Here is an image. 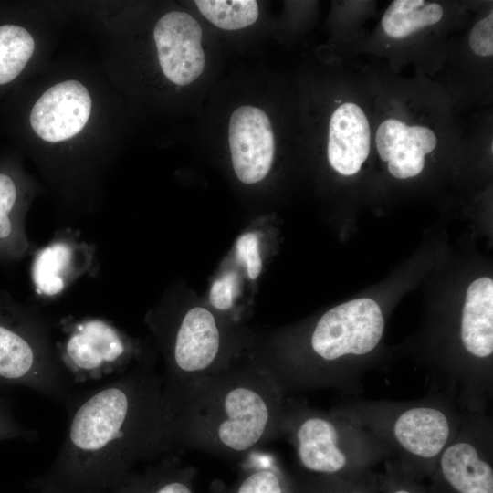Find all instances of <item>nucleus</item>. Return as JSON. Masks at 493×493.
I'll list each match as a JSON object with an SVG mask.
<instances>
[{"instance_id":"obj_5","label":"nucleus","mask_w":493,"mask_h":493,"mask_svg":"<svg viewBox=\"0 0 493 493\" xmlns=\"http://www.w3.org/2000/svg\"><path fill=\"white\" fill-rule=\"evenodd\" d=\"M280 438L292 446L299 472L309 476L353 477L393 458L391 449L364 427L290 395Z\"/></svg>"},{"instance_id":"obj_23","label":"nucleus","mask_w":493,"mask_h":493,"mask_svg":"<svg viewBox=\"0 0 493 493\" xmlns=\"http://www.w3.org/2000/svg\"><path fill=\"white\" fill-rule=\"evenodd\" d=\"M383 465V471L377 473L380 493H429L427 486L406 475L394 458H387Z\"/></svg>"},{"instance_id":"obj_25","label":"nucleus","mask_w":493,"mask_h":493,"mask_svg":"<svg viewBox=\"0 0 493 493\" xmlns=\"http://www.w3.org/2000/svg\"><path fill=\"white\" fill-rule=\"evenodd\" d=\"M236 256L244 264L247 276L251 279H256L262 268L257 235L252 232L243 234L236 241Z\"/></svg>"},{"instance_id":"obj_8","label":"nucleus","mask_w":493,"mask_h":493,"mask_svg":"<svg viewBox=\"0 0 493 493\" xmlns=\"http://www.w3.org/2000/svg\"><path fill=\"white\" fill-rule=\"evenodd\" d=\"M61 328L65 337L55 344L56 352L75 383L122 372L138 355L133 341L105 319L65 320Z\"/></svg>"},{"instance_id":"obj_19","label":"nucleus","mask_w":493,"mask_h":493,"mask_svg":"<svg viewBox=\"0 0 493 493\" xmlns=\"http://www.w3.org/2000/svg\"><path fill=\"white\" fill-rule=\"evenodd\" d=\"M443 7L437 3L424 0H395L382 18L384 32L395 38H402L427 26L440 21Z\"/></svg>"},{"instance_id":"obj_14","label":"nucleus","mask_w":493,"mask_h":493,"mask_svg":"<svg viewBox=\"0 0 493 493\" xmlns=\"http://www.w3.org/2000/svg\"><path fill=\"white\" fill-rule=\"evenodd\" d=\"M376 148L387 162L389 173L397 179L418 175L425 166V154L437 143L435 132L425 126H408L395 119L383 121L376 132Z\"/></svg>"},{"instance_id":"obj_11","label":"nucleus","mask_w":493,"mask_h":493,"mask_svg":"<svg viewBox=\"0 0 493 493\" xmlns=\"http://www.w3.org/2000/svg\"><path fill=\"white\" fill-rule=\"evenodd\" d=\"M228 141L233 168L244 184H256L270 171L275 139L267 113L260 108L245 105L230 117Z\"/></svg>"},{"instance_id":"obj_13","label":"nucleus","mask_w":493,"mask_h":493,"mask_svg":"<svg viewBox=\"0 0 493 493\" xmlns=\"http://www.w3.org/2000/svg\"><path fill=\"white\" fill-rule=\"evenodd\" d=\"M91 113V99L86 87L66 80L47 89L30 113L33 131L42 140L58 142L77 135Z\"/></svg>"},{"instance_id":"obj_16","label":"nucleus","mask_w":493,"mask_h":493,"mask_svg":"<svg viewBox=\"0 0 493 493\" xmlns=\"http://www.w3.org/2000/svg\"><path fill=\"white\" fill-rule=\"evenodd\" d=\"M244 471L231 486L215 483L212 493H300L295 474L273 456L255 451L244 459Z\"/></svg>"},{"instance_id":"obj_6","label":"nucleus","mask_w":493,"mask_h":493,"mask_svg":"<svg viewBox=\"0 0 493 493\" xmlns=\"http://www.w3.org/2000/svg\"><path fill=\"white\" fill-rule=\"evenodd\" d=\"M22 385L67 404L73 397L49 329L35 309L0 291V385Z\"/></svg>"},{"instance_id":"obj_24","label":"nucleus","mask_w":493,"mask_h":493,"mask_svg":"<svg viewBox=\"0 0 493 493\" xmlns=\"http://www.w3.org/2000/svg\"><path fill=\"white\" fill-rule=\"evenodd\" d=\"M239 294V278L235 271H227L212 285L209 300L219 310L229 309Z\"/></svg>"},{"instance_id":"obj_12","label":"nucleus","mask_w":493,"mask_h":493,"mask_svg":"<svg viewBox=\"0 0 493 493\" xmlns=\"http://www.w3.org/2000/svg\"><path fill=\"white\" fill-rule=\"evenodd\" d=\"M95 247L79 238L77 232L67 229L35 254L31 276L37 293L55 297L84 275L92 267Z\"/></svg>"},{"instance_id":"obj_21","label":"nucleus","mask_w":493,"mask_h":493,"mask_svg":"<svg viewBox=\"0 0 493 493\" xmlns=\"http://www.w3.org/2000/svg\"><path fill=\"white\" fill-rule=\"evenodd\" d=\"M200 13L213 25L225 30H238L254 24L259 6L253 0H196Z\"/></svg>"},{"instance_id":"obj_20","label":"nucleus","mask_w":493,"mask_h":493,"mask_svg":"<svg viewBox=\"0 0 493 493\" xmlns=\"http://www.w3.org/2000/svg\"><path fill=\"white\" fill-rule=\"evenodd\" d=\"M34 49V39L24 27L0 26V85L12 81L21 73Z\"/></svg>"},{"instance_id":"obj_4","label":"nucleus","mask_w":493,"mask_h":493,"mask_svg":"<svg viewBox=\"0 0 493 493\" xmlns=\"http://www.w3.org/2000/svg\"><path fill=\"white\" fill-rule=\"evenodd\" d=\"M330 411L383 441L403 471L419 482L431 476L464 416L453 397L444 392L406 402L347 401Z\"/></svg>"},{"instance_id":"obj_18","label":"nucleus","mask_w":493,"mask_h":493,"mask_svg":"<svg viewBox=\"0 0 493 493\" xmlns=\"http://www.w3.org/2000/svg\"><path fill=\"white\" fill-rule=\"evenodd\" d=\"M30 248L17 183L0 172V260H19Z\"/></svg>"},{"instance_id":"obj_2","label":"nucleus","mask_w":493,"mask_h":493,"mask_svg":"<svg viewBox=\"0 0 493 493\" xmlns=\"http://www.w3.org/2000/svg\"><path fill=\"white\" fill-rule=\"evenodd\" d=\"M288 396L266 364L233 362L183 395L165 419L166 450L244 459L280 438Z\"/></svg>"},{"instance_id":"obj_10","label":"nucleus","mask_w":493,"mask_h":493,"mask_svg":"<svg viewBox=\"0 0 493 493\" xmlns=\"http://www.w3.org/2000/svg\"><path fill=\"white\" fill-rule=\"evenodd\" d=\"M202 36L199 23L185 12L171 11L157 21L153 38L159 64L171 82L185 86L202 74L205 68Z\"/></svg>"},{"instance_id":"obj_9","label":"nucleus","mask_w":493,"mask_h":493,"mask_svg":"<svg viewBox=\"0 0 493 493\" xmlns=\"http://www.w3.org/2000/svg\"><path fill=\"white\" fill-rule=\"evenodd\" d=\"M429 493H493V420L464 412L461 426L428 477Z\"/></svg>"},{"instance_id":"obj_1","label":"nucleus","mask_w":493,"mask_h":493,"mask_svg":"<svg viewBox=\"0 0 493 493\" xmlns=\"http://www.w3.org/2000/svg\"><path fill=\"white\" fill-rule=\"evenodd\" d=\"M163 379L140 358L115 381L66 404L68 424L39 493H110L143 461L166 453Z\"/></svg>"},{"instance_id":"obj_22","label":"nucleus","mask_w":493,"mask_h":493,"mask_svg":"<svg viewBox=\"0 0 493 493\" xmlns=\"http://www.w3.org/2000/svg\"><path fill=\"white\" fill-rule=\"evenodd\" d=\"M295 475L300 493H380L373 470L349 478L309 476L299 471Z\"/></svg>"},{"instance_id":"obj_3","label":"nucleus","mask_w":493,"mask_h":493,"mask_svg":"<svg viewBox=\"0 0 493 493\" xmlns=\"http://www.w3.org/2000/svg\"><path fill=\"white\" fill-rule=\"evenodd\" d=\"M384 327L383 311L372 299L338 305L315 323L308 341L309 355L271 371L288 393L333 389L358 395L366 359L378 348Z\"/></svg>"},{"instance_id":"obj_7","label":"nucleus","mask_w":493,"mask_h":493,"mask_svg":"<svg viewBox=\"0 0 493 493\" xmlns=\"http://www.w3.org/2000/svg\"><path fill=\"white\" fill-rule=\"evenodd\" d=\"M165 351V374L162 404L165 419L197 382L228 367L233 362L223 358V333L214 314L203 307L188 309L173 330H161Z\"/></svg>"},{"instance_id":"obj_17","label":"nucleus","mask_w":493,"mask_h":493,"mask_svg":"<svg viewBox=\"0 0 493 493\" xmlns=\"http://www.w3.org/2000/svg\"><path fill=\"white\" fill-rule=\"evenodd\" d=\"M195 476V468L170 455L142 472L132 471L110 493H196Z\"/></svg>"},{"instance_id":"obj_27","label":"nucleus","mask_w":493,"mask_h":493,"mask_svg":"<svg viewBox=\"0 0 493 493\" xmlns=\"http://www.w3.org/2000/svg\"><path fill=\"white\" fill-rule=\"evenodd\" d=\"M37 437V432L23 427L15 419L10 407L3 400H0V441L15 438L33 441Z\"/></svg>"},{"instance_id":"obj_15","label":"nucleus","mask_w":493,"mask_h":493,"mask_svg":"<svg viewBox=\"0 0 493 493\" xmlns=\"http://www.w3.org/2000/svg\"><path fill=\"white\" fill-rule=\"evenodd\" d=\"M371 148L368 119L355 103L346 102L332 113L329 125L328 159L342 175L357 173Z\"/></svg>"},{"instance_id":"obj_26","label":"nucleus","mask_w":493,"mask_h":493,"mask_svg":"<svg viewBox=\"0 0 493 493\" xmlns=\"http://www.w3.org/2000/svg\"><path fill=\"white\" fill-rule=\"evenodd\" d=\"M468 43L472 51L479 56L493 54V13L479 20L470 31Z\"/></svg>"}]
</instances>
